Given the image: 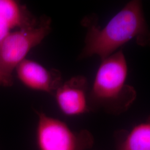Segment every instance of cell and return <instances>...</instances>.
<instances>
[{
  "label": "cell",
  "mask_w": 150,
  "mask_h": 150,
  "mask_svg": "<svg viewBox=\"0 0 150 150\" xmlns=\"http://www.w3.org/2000/svg\"><path fill=\"white\" fill-rule=\"evenodd\" d=\"M92 20L85 18L82 21L87 33L79 59L97 56L103 60L134 38L141 46L149 42L150 33L139 0L129 2L102 28L95 23L94 18Z\"/></svg>",
  "instance_id": "6da1fadb"
},
{
  "label": "cell",
  "mask_w": 150,
  "mask_h": 150,
  "mask_svg": "<svg viewBox=\"0 0 150 150\" xmlns=\"http://www.w3.org/2000/svg\"><path fill=\"white\" fill-rule=\"evenodd\" d=\"M127 73V63L122 50L101 60L88 92L90 109H102L115 115L127 111L137 95L134 87L126 83Z\"/></svg>",
  "instance_id": "7a4b0ae2"
},
{
  "label": "cell",
  "mask_w": 150,
  "mask_h": 150,
  "mask_svg": "<svg viewBox=\"0 0 150 150\" xmlns=\"http://www.w3.org/2000/svg\"><path fill=\"white\" fill-rule=\"evenodd\" d=\"M51 30V20L44 19L35 26L11 32L0 42V86L12 85L13 71Z\"/></svg>",
  "instance_id": "3957f363"
},
{
  "label": "cell",
  "mask_w": 150,
  "mask_h": 150,
  "mask_svg": "<svg viewBox=\"0 0 150 150\" xmlns=\"http://www.w3.org/2000/svg\"><path fill=\"white\" fill-rule=\"evenodd\" d=\"M36 142L38 150H84L92 145L87 131L77 133L64 122L36 112Z\"/></svg>",
  "instance_id": "277c9868"
},
{
  "label": "cell",
  "mask_w": 150,
  "mask_h": 150,
  "mask_svg": "<svg viewBox=\"0 0 150 150\" xmlns=\"http://www.w3.org/2000/svg\"><path fill=\"white\" fill-rule=\"evenodd\" d=\"M54 95L59 110L66 116H79L90 110L88 83L83 76H76L63 82Z\"/></svg>",
  "instance_id": "5b68a950"
},
{
  "label": "cell",
  "mask_w": 150,
  "mask_h": 150,
  "mask_svg": "<svg viewBox=\"0 0 150 150\" xmlns=\"http://www.w3.org/2000/svg\"><path fill=\"white\" fill-rule=\"evenodd\" d=\"M15 70L22 83L33 90L54 94L63 82L59 71L49 70L31 59H23Z\"/></svg>",
  "instance_id": "8992f818"
},
{
  "label": "cell",
  "mask_w": 150,
  "mask_h": 150,
  "mask_svg": "<svg viewBox=\"0 0 150 150\" xmlns=\"http://www.w3.org/2000/svg\"><path fill=\"white\" fill-rule=\"evenodd\" d=\"M25 7L12 0H0V42L14 28L33 27L38 24Z\"/></svg>",
  "instance_id": "52a82bcc"
},
{
  "label": "cell",
  "mask_w": 150,
  "mask_h": 150,
  "mask_svg": "<svg viewBox=\"0 0 150 150\" xmlns=\"http://www.w3.org/2000/svg\"><path fill=\"white\" fill-rule=\"evenodd\" d=\"M117 150H150V123L146 121L127 131L118 142Z\"/></svg>",
  "instance_id": "ba28073f"
}]
</instances>
